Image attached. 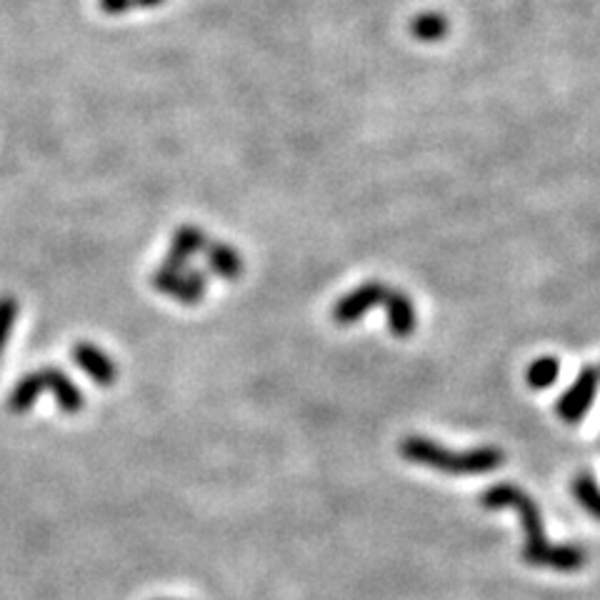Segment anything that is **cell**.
<instances>
[{
	"mask_svg": "<svg viewBox=\"0 0 600 600\" xmlns=\"http://www.w3.org/2000/svg\"><path fill=\"white\" fill-rule=\"evenodd\" d=\"M480 505L488 510L513 508L518 513L520 525L525 530V545H523V560L530 565H540V568H553L560 573H573L585 565V553L575 545H550L545 538L543 513H540L538 503L530 498L525 490L518 485L500 483L493 485L483 493Z\"/></svg>",
	"mask_w": 600,
	"mask_h": 600,
	"instance_id": "obj_1",
	"label": "cell"
},
{
	"mask_svg": "<svg viewBox=\"0 0 600 600\" xmlns=\"http://www.w3.org/2000/svg\"><path fill=\"white\" fill-rule=\"evenodd\" d=\"M383 305L388 310V328L395 338H408L415 330V308L410 303V298L400 290L388 288L385 283L370 280L363 283L360 288L350 290L348 295L338 300L333 305V320L338 325H353L368 313L370 308Z\"/></svg>",
	"mask_w": 600,
	"mask_h": 600,
	"instance_id": "obj_2",
	"label": "cell"
},
{
	"mask_svg": "<svg viewBox=\"0 0 600 600\" xmlns=\"http://www.w3.org/2000/svg\"><path fill=\"white\" fill-rule=\"evenodd\" d=\"M400 453L410 463L425 465V468L440 470V473L448 475L490 473V470L500 468L505 460L503 450L493 448V445L455 453V450L443 448V445L433 443L430 438H420V435H408L405 440H400Z\"/></svg>",
	"mask_w": 600,
	"mask_h": 600,
	"instance_id": "obj_3",
	"label": "cell"
},
{
	"mask_svg": "<svg viewBox=\"0 0 600 600\" xmlns=\"http://www.w3.org/2000/svg\"><path fill=\"white\" fill-rule=\"evenodd\" d=\"M150 285L158 293L168 295L175 303L183 305H198L205 298L208 290V280H205L203 270H190V268H163L160 265L153 275H150Z\"/></svg>",
	"mask_w": 600,
	"mask_h": 600,
	"instance_id": "obj_4",
	"label": "cell"
},
{
	"mask_svg": "<svg viewBox=\"0 0 600 600\" xmlns=\"http://www.w3.org/2000/svg\"><path fill=\"white\" fill-rule=\"evenodd\" d=\"M598 385H600V370L593 368V365H588V368H583L578 373V378H575V383L570 385L568 390L563 393V398L558 400V415L565 420V423L575 425L583 420V415L588 413V408L593 405L595 393H598Z\"/></svg>",
	"mask_w": 600,
	"mask_h": 600,
	"instance_id": "obj_5",
	"label": "cell"
},
{
	"mask_svg": "<svg viewBox=\"0 0 600 600\" xmlns=\"http://www.w3.org/2000/svg\"><path fill=\"white\" fill-rule=\"evenodd\" d=\"M70 355H73V363L78 365L95 385H100V388H110V385L115 383V378H118L115 363L110 360V355L105 353V350L98 348V345L75 343Z\"/></svg>",
	"mask_w": 600,
	"mask_h": 600,
	"instance_id": "obj_6",
	"label": "cell"
},
{
	"mask_svg": "<svg viewBox=\"0 0 600 600\" xmlns=\"http://www.w3.org/2000/svg\"><path fill=\"white\" fill-rule=\"evenodd\" d=\"M210 243V238L205 235V230L195 228V225H180L178 230L173 233V240H170L168 255L163 260V268H188V260L193 255L203 253L205 245Z\"/></svg>",
	"mask_w": 600,
	"mask_h": 600,
	"instance_id": "obj_7",
	"label": "cell"
},
{
	"mask_svg": "<svg viewBox=\"0 0 600 600\" xmlns=\"http://www.w3.org/2000/svg\"><path fill=\"white\" fill-rule=\"evenodd\" d=\"M40 375H43L45 390H50V393L55 395V403H58V408L63 410V413L73 415L85 408L83 390L70 380V375L65 373V370L48 365V368H40Z\"/></svg>",
	"mask_w": 600,
	"mask_h": 600,
	"instance_id": "obj_8",
	"label": "cell"
},
{
	"mask_svg": "<svg viewBox=\"0 0 600 600\" xmlns=\"http://www.w3.org/2000/svg\"><path fill=\"white\" fill-rule=\"evenodd\" d=\"M203 253H205V260H208L210 273H215L218 278L233 283V280H238L240 275H243L245 270L243 255H240L233 245L223 243V240H213V243L205 245Z\"/></svg>",
	"mask_w": 600,
	"mask_h": 600,
	"instance_id": "obj_9",
	"label": "cell"
},
{
	"mask_svg": "<svg viewBox=\"0 0 600 600\" xmlns=\"http://www.w3.org/2000/svg\"><path fill=\"white\" fill-rule=\"evenodd\" d=\"M45 393V383L40 370H33V373L23 375L18 383L13 385L8 395V410L10 413H28L30 408L35 405V400Z\"/></svg>",
	"mask_w": 600,
	"mask_h": 600,
	"instance_id": "obj_10",
	"label": "cell"
},
{
	"mask_svg": "<svg viewBox=\"0 0 600 600\" xmlns=\"http://www.w3.org/2000/svg\"><path fill=\"white\" fill-rule=\"evenodd\" d=\"M410 33L418 40H425V43H435L448 33V20L440 13H420L410 23Z\"/></svg>",
	"mask_w": 600,
	"mask_h": 600,
	"instance_id": "obj_11",
	"label": "cell"
},
{
	"mask_svg": "<svg viewBox=\"0 0 600 600\" xmlns=\"http://www.w3.org/2000/svg\"><path fill=\"white\" fill-rule=\"evenodd\" d=\"M573 495L578 498V503L588 510L593 518L600 520V490L595 485L593 475L580 473L573 478Z\"/></svg>",
	"mask_w": 600,
	"mask_h": 600,
	"instance_id": "obj_12",
	"label": "cell"
},
{
	"mask_svg": "<svg viewBox=\"0 0 600 600\" xmlns=\"http://www.w3.org/2000/svg\"><path fill=\"white\" fill-rule=\"evenodd\" d=\"M560 375V363L553 355H545V358L533 360V365L528 368V385L533 390H545L550 385H555Z\"/></svg>",
	"mask_w": 600,
	"mask_h": 600,
	"instance_id": "obj_13",
	"label": "cell"
},
{
	"mask_svg": "<svg viewBox=\"0 0 600 600\" xmlns=\"http://www.w3.org/2000/svg\"><path fill=\"white\" fill-rule=\"evenodd\" d=\"M15 318H18V300L10 293L0 295V355H3L5 345H8L10 333H13Z\"/></svg>",
	"mask_w": 600,
	"mask_h": 600,
	"instance_id": "obj_14",
	"label": "cell"
},
{
	"mask_svg": "<svg viewBox=\"0 0 600 600\" xmlns=\"http://www.w3.org/2000/svg\"><path fill=\"white\" fill-rule=\"evenodd\" d=\"M98 5L105 15H120L133 8V0H98Z\"/></svg>",
	"mask_w": 600,
	"mask_h": 600,
	"instance_id": "obj_15",
	"label": "cell"
},
{
	"mask_svg": "<svg viewBox=\"0 0 600 600\" xmlns=\"http://www.w3.org/2000/svg\"><path fill=\"white\" fill-rule=\"evenodd\" d=\"M163 3L165 0H133V5H140V8H158Z\"/></svg>",
	"mask_w": 600,
	"mask_h": 600,
	"instance_id": "obj_16",
	"label": "cell"
},
{
	"mask_svg": "<svg viewBox=\"0 0 600 600\" xmlns=\"http://www.w3.org/2000/svg\"><path fill=\"white\" fill-rule=\"evenodd\" d=\"M598 370H600V368H598Z\"/></svg>",
	"mask_w": 600,
	"mask_h": 600,
	"instance_id": "obj_17",
	"label": "cell"
}]
</instances>
